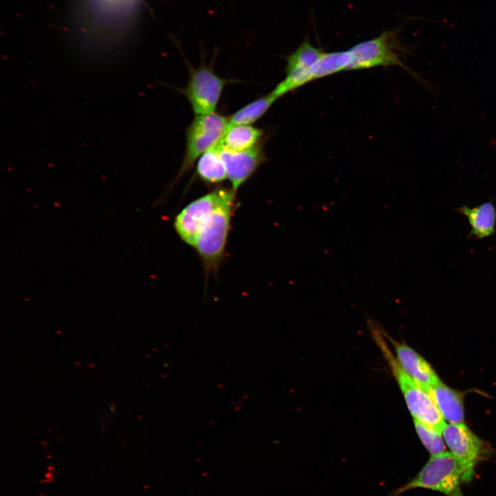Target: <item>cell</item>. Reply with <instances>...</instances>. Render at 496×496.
<instances>
[{
    "label": "cell",
    "instance_id": "9a60e30c",
    "mask_svg": "<svg viewBox=\"0 0 496 496\" xmlns=\"http://www.w3.org/2000/svg\"><path fill=\"white\" fill-rule=\"evenodd\" d=\"M196 174L205 183L216 184L227 178L225 163L218 143L202 154L197 161Z\"/></svg>",
    "mask_w": 496,
    "mask_h": 496
},
{
    "label": "cell",
    "instance_id": "52a82bcc",
    "mask_svg": "<svg viewBox=\"0 0 496 496\" xmlns=\"http://www.w3.org/2000/svg\"><path fill=\"white\" fill-rule=\"evenodd\" d=\"M227 80L209 66L190 67L189 79L183 90L195 115L214 113L221 97Z\"/></svg>",
    "mask_w": 496,
    "mask_h": 496
},
{
    "label": "cell",
    "instance_id": "277c9868",
    "mask_svg": "<svg viewBox=\"0 0 496 496\" xmlns=\"http://www.w3.org/2000/svg\"><path fill=\"white\" fill-rule=\"evenodd\" d=\"M462 481V469L451 454L431 455L419 473L409 482L391 491L386 496H399L412 488H422L450 496L459 488Z\"/></svg>",
    "mask_w": 496,
    "mask_h": 496
},
{
    "label": "cell",
    "instance_id": "ba28073f",
    "mask_svg": "<svg viewBox=\"0 0 496 496\" xmlns=\"http://www.w3.org/2000/svg\"><path fill=\"white\" fill-rule=\"evenodd\" d=\"M442 435L462 469L463 482L471 481L476 465L488 452L485 442L463 423L446 425Z\"/></svg>",
    "mask_w": 496,
    "mask_h": 496
},
{
    "label": "cell",
    "instance_id": "e0dca14e",
    "mask_svg": "<svg viewBox=\"0 0 496 496\" xmlns=\"http://www.w3.org/2000/svg\"><path fill=\"white\" fill-rule=\"evenodd\" d=\"M348 54L347 50L324 52L315 72L313 80L327 77L335 73L347 71Z\"/></svg>",
    "mask_w": 496,
    "mask_h": 496
},
{
    "label": "cell",
    "instance_id": "30bf717a",
    "mask_svg": "<svg viewBox=\"0 0 496 496\" xmlns=\"http://www.w3.org/2000/svg\"><path fill=\"white\" fill-rule=\"evenodd\" d=\"M218 147L225 165L227 178L236 192L266 160L262 145L241 152L227 149L219 143Z\"/></svg>",
    "mask_w": 496,
    "mask_h": 496
},
{
    "label": "cell",
    "instance_id": "3957f363",
    "mask_svg": "<svg viewBox=\"0 0 496 496\" xmlns=\"http://www.w3.org/2000/svg\"><path fill=\"white\" fill-rule=\"evenodd\" d=\"M235 198L214 210L202 226L195 248L203 262L206 275L218 271L225 253Z\"/></svg>",
    "mask_w": 496,
    "mask_h": 496
},
{
    "label": "cell",
    "instance_id": "ac0fdd59",
    "mask_svg": "<svg viewBox=\"0 0 496 496\" xmlns=\"http://www.w3.org/2000/svg\"><path fill=\"white\" fill-rule=\"evenodd\" d=\"M414 424L421 442L431 455L446 451V446L442 435L429 428L418 420H414Z\"/></svg>",
    "mask_w": 496,
    "mask_h": 496
},
{
    "label": "cell",
    "instance_id": "6da1fadb",
    "mask_svg": "<svg viewBox=\"0 0 496 496\" xmlns=\"http://www.w3.org/2000/svg\"><path fill=\"white\" fill-rule=\"evenodd\" d=\"M373 335L380 348L403 393L407 406L414 420L442 435L446 424L444 418L429 394L400 366L385 343L380 331L370 324Z\"/></svg>",
    "mask_w": 496,
    "mask_h": 496
},
{
    "label": "cell",
    "instance_id": "7a4b0ae2",
    "mask_svg": "<svg viewBox=\"0 0 496 496\" xmlns=\"http://www.w3.org/2000/svg\"><path fill=\"white\" fill-rule=\"evenodd\" d=\"M397 35V30H390L375 38L357 43L347 50L349 58L347 70L398 66L420 80L431 90L428 83L418 77L417 74L402 61L401 56L404 49L400 43Z\"/></svg>",
    "mask_w": 496,
    "mask_h": 496
},
{
    "label": "cell",
    "instance_id": "4fadbf2b",
    "mask_svg": "<svg viewBox=\"0 0 496 496\" xmlns=\"http://www.w3.org/2000/svg\"><path fill=\"white\" fill-rule=\"evenodd\" d=\"M426 391L435 402L443 417L450 424L463 423L464 405L460 393L446 386L442 382L428 388Z\"/></svg>",
    "mask_w": 496,
    "mask_h": 496
},
{
    "label": "cell",
    "instance_id": "5bb4252c",
    "mask_svg": "<svg viewBox=\"0 0 496 496\" xmlns=\"http://www.w3.org/2000/svg\"><path fill=\"white\" fill-rule=\"evenodd\" d=\"M263 136L262 129L251 125H233L227 127L219 144L231 151H246L262 145Z\"/></svg>",
    "mask_w": 496,
    "mask_h": 496
},
{
    "label": "cell",
    "instance_id": "d6986e66",
    "mask_svg": "<svg viewBox=\"0 0 496 496\" xmlns=\"http://www.w3.org/2000/svg\"><path fill=\"white\" fill-rule=\"evenodd\" d=\"M450 496H464V495L462 494L459 488H458L457 490H455L452 495H451Z\"/></svg>",
    "mask_w": 496,
    "mask_h": 496
},
{
    "label": "cell",
    "instance_id": "8fae6325",
    "mask_svg": "<svg viewBox=\"0 0 496 496\" xmlns=\"http://www.w3.org/2000/svg\"><path fill=\"white\" fill-rule=\"evenodd\" d=\"M390 340L400 366L425 391L442 382L431 366L415 350L404 343Z\"/></svg>",
    "mask_w": 496,
    "mask_h": 496
},
{
    "label": "cell",
    "instance_id": "9c48e42d",
    "mask_svg": "<svg viewBox=\"0 0 496 496\" xmlns=\"http://www.w3.org/2000/svg\"><path fill=\"white\" fill-rule=\"evenodd\" d=\"M305 39L287 59L285 77L271 92L278 99L313 81L317 65L323 54Z\"/></svg>",
    "mask_w": 496,
    "mask_h": 496
},
{
    "label": "cell",
    "instance_id": "8992f818",
    "mask_svg": "<svg viewBox=\"0 0 496 496\" xmlns=\"http://www.w3.org/2000/svg\"><path fill=\"white\" fill-rule=\"evenodd\" d=\"M236 194L232 187H217L187 205L174 220V228L180 238L194 247L198 233L207 218L222 204L236 198Z\"/></svg>",
    "mask_w": 496,
    "mask_h": 496
},
{
    "label": "cell",
    "instance_id": "5b68a950",
    "mask_svg": "<svg viewBox=\"0 0 496 496\" xmlns=\"http://www.w3.org/2000/svg\"><path fill=\"white\" fill-rule=\"evenodd\" d=\"M228 118L216 112L195 115L186 130L185 153L176 180L190 170L202 154L219 143L228 127Z\"/></svg>",
    "mask_w": 496,
    "mask_h": 496
},
{
    "label": "cell",
    "instance_id": "2e32d148",
    "mask_svg": "<svg viewBox=\"0 0 496 496\" xmlns=\"http://www.w3.org/2000/svg\"><path fill=\"white\" fill-rule=\"evenodd\" d=\"M277 99L270 92L245 105L228 117V127L253 124L263 116Z\"/></svg>",
    "mask_w": 496,
    "mask_h": 496
},
{
    "label": "cell",
    "instance_id": "7c38bea8",
    "mask_svg": "<svg viewBox=\"0 0 496 496\" xmlns=\"http://www.w3.org/2000/svg\"><path fill=\"white\" fill-rule=\"evenodd\" d=\"M456 211L464 215L470 226L469 238L482 239L493 236L496 230V207L492 201L469 207L463 205Z\"/></svg>",
    "mask_w": 496,
    "mask_h": 496
}]
</instances>
